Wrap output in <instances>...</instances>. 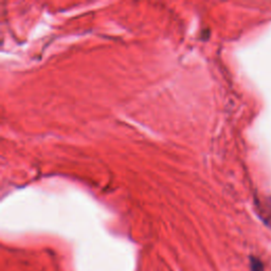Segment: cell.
<instances>
[{
	"label": "cell",
	"instance_id": "cell-1",
	"mask_svg": "<svg viewBox=\"0 0 271 271\" xmlns=\"http://www.w3.org/2000/svg\"><path fill=\"white\" fill-rule=\"evenodd\" d=\"M250 266H251V271H264V266H263L262 262L256 258H251L250 261Z\"/></svg>",
	"mask_w": 271,
	"mask_h": 271
}]
</instances>
